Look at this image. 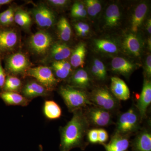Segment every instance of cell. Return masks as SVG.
I'll return each instance as SVG.
<instances>
[{"instance_id":"1","label":"cell","mask_w":151,"mask_h":151,"mask_svg":"<svg viewBox=\"0 0 151 151\" xmlns=\"http://www.w3.org/2000/svg\"><path fill=\"white\" fill-rule=\"evenodd\" d=\"M72 119L64 127H60V151H70L84 147V138L88 131L89 122L82 109L73 112Z\"/></svg>"},{"instance_id":"2","label":"cell","mask_w":151,"mask_h":151,"mask_svg":"<svg viewBox=\"0 0 151 151\" xmlns=\"http://www.w3.org/2000/svg\"><path fill=\"white\" fill-rule=\"evenodd\" d=\"M59 92L70 112L93 104L86 92L70 85L61 86Z\"/></svg>"},{"instance_id":"3","label":"cell","mask_w":151,"mask_h":151,"mask_svg":"<svg viewBox=\"0 0 151 151\" xmlns=\"http://www.w3.org/2000/svg\"><path fill=\"white\" fill-rule=\"evenodd\" d=\"M52 41V37L49 33L45 30L39 31L29 38V47L35 54L44 55L51 48Z\"/></svg>"},{"instance_id":"4","label":"cell","mask_w":151,"mask_h":151,"mask_svg":"<svg viewBox=\"0 0 151 151\" xmlns=\"http://www.w3.org/2000/svg\"><path fill=\"white\" fill-rule=\"evenodd\" d=\"M26 75L36 79L49 91H52L57 84L58 81L50 68L45 66L30 68Z\"/></svg>"},{"instance_id":"5","label":"cell","mask_w":151,"mask_h":151,"mask_svg":"<svg viewBox=\"0 0 151 151\" xmlns=\"http://www.w3.org/2000/svg\"><path fill=\"white\" fill-rule=\"evenodd\" d=\"M30 64L29 59L25 54L22 52H17L7 58L6 70L12 76L26 75Z\"/></svg>"},{"instance_id":"6","label":"cell","mask_w":151,"mask_h":151,"mask_svg":"<svg viewBox=\"0 0 151 151\" xmlns=\"http://www.w3.org/2000/svg\"><path fill=\"white\" fill-rule=\"evenodd\" d=\"M89 98L93 104L107 111H113L118 106L117 99L108 89L104 87L94 89Z\"/></svg>"},{"instance_id":"7","label":"cell","mask_w":151,"mask_h":151,"mask_svg":"<svg viewBox=\"0 0 151 151\" xmlns=\"http://www.w3.org/2000/svg\"><path fill=\"white\" fill-rule=\"evenodd\" d=\"M139 122L138 113L134 108H131L119 117L116 125V133L127 136L137 129Z\"/></svg>"},{"instance_id":"8","label":"cell","mask_w":151,"mask_h":151,"mask_svg":"<svg viewBox=\"0 0 151 151\" xmlns=\"http://www.w3.org/2000/svg\"><path fill=\"white\" fill-rule=\"evenodd\" d=\"M19 42V37L16 31L3 27L0 28V58L14 50Z\"/></svg>"},{"instance_id":"9","label":"cell","mask_w":151,"mask_h":151,"mask_svg":"<svg viewBox=\"0 0 151 151\" xmlns=\"http://www.w3.org/2000/svg\"><path fill=\"white\" fill-rule=\"evenodd\" d=\"M34 19L40 27L49 28L54 24L55 17L53 12L47 6L38 5L32 11Z\"/></svg>"},{"instance_id":"10","label":"cell","mask_w":151,"mask_h":151,"mask_svg":"<svg viewBox=\"0 0 151 151\" xmlns=\"http://www.w3.org/2000/svg\"><path fill=\"white\" fill-rule=\"evenodd\" d=\"M86 116L89 122L97 127H105L112 122L109 111L97 107L89 109Z\"/></svg>"},{"instance_id":"11","label":"cell","mask_w":151,"mask_h":151,"mask_svg":"<svg viewBox=\"0 0 151 151\" xmlns=\"http://www.w3.org/2000/svg\"><path fill=\"white\" fill-rule=\"evenodd\" d=\"M151 103V83L150 81L145 79L142 89L138 99L137 107L141 120L146 117V113Z\"/></svg>"},{"instance_id":"12","label":"cell","mask_w":151,"mask_h":151,"mask_svg":"<svg viewBox=\"0 0 151 151\" xmlns=\"http://www.w3.org/2000/svg\"><path fill=\"white\" fill-rule=\"evenodd\" d=\"M23 96L30 100L39 97H46L49 91L37 81L28 82L22 89Z\"/></svg>"},{"instance_id":"13","label":"cell","mask_w":151,"mask_h":151,"mask_svg":"<svg viewBox=\"0 0 151 151\" xmlns=\"http://www.w3.org/2000/svg\"><path fill=\"white\" fill-rule=\"evenodd\" d=\"M142 42L134 33L128 34L124 37L123 47L125 51L132 56H140L142 50Z\"/></svg>"},{"instance_id":"14","label":"cell","mask_w":151,"mask_h":151,"mask_svg":"<svg viewBox=\"0 0 151 151\" xmlns=\"http://www.w3.org/2000/svg\"><path fill=\"white\" fill-rule=\"evenodd\" d=\"M111 90L113 96L118 100L125 101L130 98L129 89L126 83L119 77L111 78Z\"/></svg>"},{"instance_id":"15","label":"cell","mask_w":151,"mask_h":151,"mask_svg":"<svg viewBox=\"0 0 151 151\" xmlns=\"http://www.w3.org/2000/svg\"><path fill=\"white\" fill-rule=\"evenodd\" d=\"M106 151H127L129 141L127 135L115 133L108 144H103Z\"/></svg>"},{"instance_id":"16","label":"cell","mask_w":151,"mask_h":151,"mask_svg":"<svg viewBox=\"0 0 151 151\" xmlns=\"http://www.w3.org/2000/svg\"><path fill=\"white\" fill-rule=\"evenodd\" d=\"M147 4L142 3L135 9L131 20V29L133 32H137L145 20L148 12Z\"/></svg>"},{"instance_id":"17","label":"cell","mask_w":151,"mask_h":151,"mask_svg":"<svg viewBox=\"0 0 151 151\" xmlns=\"http://www.w3.org/2000/svg\"><path fill=\"white\" fill-rule=\"evenodd\" d=\"M0 98L7 105H18L23 107L29 105L31 100L27 99L17 92H0Z\"/></svg>"},{"instance_id":"18","label":"cell","mask_w":151,"mask_h":151,"mask_svg":"<svg viewBox=\"0 0 151 151\" xmlns=\"http://www.w3.org/2000/svg\"><path fill=\"white\" fill-rule=\"evenodd\" d=\"M111 68L114 72L127 76L134 70L135 65L124 58L116 57L111 61Z\"/></svg>"},{"instance_id":"19","label":"cell","mask_w":151,"mask_h":151,"mask_svg":"<svg viewBox=\"0 0 151 151\" xmlns=\"http://www.w3.org/2000/svg\"><path fill=\"white\" fill-rule=\"evenodd\" d=\"M121 12L119 7L116 4L110 5L105 11L104 16L105 26L107 28L116 27L121 19Z\"/></svg>"},{"instance_id":"20","label":"cell","mask_w":151,"mask_h":151,"mask_svg":"<svg viewBox=\"0 0 151 151\" xmlns=\"http://www.w3.org/2000/svg\"><path fill=\"white\" fill-rule=\"evenodd\" d=\"M133 151H151V134L148 131L140 133L132 145Z\"/></svg>"},{"instance_id":"21","label":"cell","mask_w":151,"mask_h":151,"mask_svg":"<svg viewBox=\"0 0 151 151\" xmlns=\"http://www.w3.org/2000/svg\"><path fill=\"white\" fill-rule=\"evenodd\" d=\"M50 55L54 61L65 60L70 56V48L65 43L52 44L50 50Z\"/></svg>"},{"instance_id":"22","label":"cell","mask_w":151,"mask_h":151,"mask_svg":"<svg viewBox=\"0 0 151 151\" xmlns=\"http://www.w3.org/2000/svg\"><path fill=\"white\" fill-rule=\"evenodd\" d=\"M90 79L86 70L78 69L73 73L70 79V83L73 87L85 89L90 85Z\"/></svg>"},{"instance_id":"23","label":"cell","mask_w":151,"mask_h":151,"mask_svg":"<svg viewBox=\"0 0 151 151\" xmlns=\"http://www.w3.org/2000/svg\"><path fill=\"white\" fill-rule=\"evenodd\" d=\"M86 45L83 42L79 43L70 55V63L74 68L83 67L86 54Z\"/></svg>"},{"instance_id":"24","label":"cell","mask_w":151,"mask_h":151,"mask_svg":"<svg viewBox=\"0 0 151 151\" xmlns=\"http://www.w3.org/2000/svg\"><path fill=\"white\" fill-rule=\"evenodd\" d=\"M52 68L57 77L60 79L67 78L72 71L70 63L66 60L53 61L52 64Z\"/></svg>"},{"instance_id":"25","label":"cell","mask_w":151,"mask_h":151,"mask_svg":"<svg viewBox=\"0 0 151 151\" xmlns=\"http://www.w3.org/2000/svg\"><path fill=\"white\" fill-rule=\"evenodd\" d=\"M45 116L49 120H55L60 118L62 110L59 105L53 100H46L43 106Z\"/></svg>"},{"instance_id":"26","label":"cell","mask_w":151,"mask_h":151,"mask_svg":"<svg viewBox=\"0 0 151 151\" xmlns=\"http://www.w3.org/2000/svg\"><path fill=\"white\" fill-rule=\"evenodd\" d=\"M94 44L96 49L101 52L112 54L118 52L117 45L112 41L106 39H95Z\"/></svg>"},{"instance_id":"27","label":"cell","mask_w":151,"mask_h":151,"mask_svg":"<svg viewBox=\"0 0 151 151\" xmlns=\"http://www.w3.org/2000/svg\"><path fill=\"white\" fill-rule=\"evenodd\" d=\"M14 22L21 27L29 29L32 23L30 15L27 11L21 9L16 10L14 13Z\"/></svg>"},{"instance_id":"28","label":"cell","mask_w":151,"mask_h":151,"mask_svg":"<svg viewBox=\"0 0 151 151\" xmlns=\"http://www.w3.org/2000/svg\"><path fill=\"white\" fill-rule=\"evenodd\" d=\"M57 27L60 39L64 42L70 40L72 34V30L67 19L64 17H61L58 21Z\"/></svg>"},{"instance_id":"29","label":"cell","mask_w":151,"mask_h":151,"mask_svg":"<svg viewBox=\"0 0 151 151\" xmlns=\"http://www.w3.org/2000/svg\"><path fill=\"white\" fill-rule=\"evenodd\" d=\"M22 84L19 78L17 76L9 75L6 78L2 91L10 92H19L22 88Z\"/></svg>"},{"instance_id":"30","label":"cell","mask_w":151,"mask_h":151,"mask_svg":"<svg viewBox=\"0 0 151 151\" xmlns=\"http://www.w3.org/2000/svg\"><path fill=\"white\" fill-rule=\"evenodd\" d=\"M87 13L90 16H96L102 9L101 4L97 0H86L84 1Z\"/></svg>"},{"instance_id":"31","label":"cell","mask_w":151,"mask_h":151,"mask_svg":"<svg viewBox=\"0 0 151 151\" xmlns=\"http://www.w3.org/2000/svg\"><path fill=\"white\" fill-rule=\"evenodd\" d=\"M16 10L13 7L10 6L7 9L0 13V25L2 27H9V19L11 15L14 13Z\"/></svg>"},{"instance_id":"32","label":"cell","mask_w":151,"mask_h":151,"mask_svg":"<svg viewBox=\"0 0 151 151\" xmlns=\"http://www.w3.org/2000/svg\"><path fill=\"white\" fill-rule=\"evenodd\" d=\"M93 64L97 67V69L100 71L102 80L105 79L107 76V71H106V67L103 63L100 60L95 58L93 61Z\"/></svg>"},{"instance_id":"33","label":"cell","mask_w":151,"mask_h":151,"mask_svg":"<svg viewBox=\"0 0 151 151\" xmlns=\"http://www.w3.org/2000/svg\"><path fill=\"white\" fill-rule=\"evenodd\" d=\"M69 2V1L67 0H48L47 1L48 4L57 8L65 7Z\"/></svg>"},{"instance_id":"34","label":"cell","mask_w":151,"mask_h":151,"mask_svg":"<svg viewBox=\"0 0 151 151\" xmlns=\"http://www.w3.org/2000/svg\"><path fill=\"white\" fill-rule=\"evenodd\" d=\"M88 140L90 142L96 144L98 142V129H93L88 133Z\"/></svg>"},{"instance_id":"35","label":"cell","mask_w":151,"mask_h":151,"mask_svg":"<svg viewBox=\"0 0 151 151\" xmlns=\"http://www.w3.org/2000/svg\"><path fill=\"white\" fill-rule=\"evenodd\" d=\"M74 28L76 32L80 31H84L89 33L90 30V27L89 25L83 22H79L75 24H74Z\"/></svg>"},{"instance_id":"36","label":"cell","mask_w":151,"mask_h":151,"mask_svg":"<svg viewBox=\"0 0 151 151\" xmlns=\"http://www.w3.org/2000/svg\"><path fill=\"white\" fill-rule=\"evenodd\" d=\"M108 132L103 129H98V142L100 144H105L108 141Z\"/></svg>"},{"instance_id":"37","label":"cell","mask_w":151,"mask_h":151,"mask_svg":"<svg viewBox=\"0 0 151 151\" xmlns=\"http://www.w3.org/2000/svg\"><path fill=\"white\" fill-rule=\"evenodd\" d=\"M70 13L71 16L76 18H83L86 17L87 14L86 9L81 10L71 9Z\"/></svg>"},{"instance_id":"38","label":"cell","mask_w":151,"mask_h":151,"mask_svg":"<svg viewBox=\"0 0 151 151\" xmlns=\"http://www.w3.org/2000/svg\"><path fill=\"white\" fill-rule=\"evenodd\" d=\"M6 73L2 65L1 58H0V89L2 90L6 79Z\"/></svg>"},{"instance_id":"39","label":"cell","mask_w":151,"mask_h":151,"mask_svg":"<svg viewBox=\"0 0 151 151\" xmlns=\"http://www.w3.org/2000/svg\"><path fill=\"white\" fill-rule=\"evenodd\" d=\"M145 71L146 76L148 78L151 76V55L150 54L147 57L145 64Z\"/></svg>"},{"instance_id":"40","label":"cell","mask_w":151,"mask_h":151,"mask_svg":"<svg viewBox=\"0 0 151 151\" xmlns=\"http://www.w3.org/2000/svg\"><path fill=\"white\" fill-rule=\"evenodd\" d=\"M91 70L92 74L96 78H98L99 80H102V77H101L100 71H99V70L97 69V67L94 64H92V65H91Z\"/></svg>"},{"instance_id":"41","label":"cell","mask_w":151,"mask_h":151,"mask_svg":"<svg viewBox=\"0 0 151 151\" xmlns=\"http://www.w3.org/2000/svg\"><path fill=\"white\" fill-rule=\"evenodd\" d=\"M71 9L81 10L86 9V7H85L84 3L80 2H76L73 4Z\"/></svg>"},{"instance_id":"42","label":"cell","mask_w":151,"mask_h":151,"mask_svg":"<svg viewBox=\"0 0 151 151\" xmlns=\"http://www.w3.org/2000/svg\"><path fill=\"white\" fill-rule=\"evenodd\" d=\"M12 1H13L12 0H0V8L2 6L10 4Z\"/></svg>"},{"instance_id":"43","label":"cell","mask_w":151,"mask_h":151,"mask_svg":"<svg viewBox=\"0 0 151 151\" xmlns=\"http://www.w3.org/2000/svg\"><path fill=\"white\" fill-rule=\"evenodd\" d=\"M147 29L148 32L150 34L151 33V19H149L147 22Z\"/></svg>"},{"instance_id":"44","label":"cell","mask_w":151,"mask_h":151,"mask_svg":"<svg viewBox=\"0 0 151 151\" xmlns=\"http://www.w3.org/2000/svg\"><path fill=\"white\" fill-rule=\"evenodd\" d=\"M148 45L149 49L151 50V37L149 38L148 40Z\"/></svg>"},{"instance_id":"45","label":"cell","mask_w":151,"mask_h":151,"mask_svg":"<svg viewBox=\"0 0 151 151\" xmlns=\"http://www.w3.org/2000/svg\"><path fill=\"white\" fill-rule=\"evenodd\" d=\"M39 150L40 151H43V148H42V146L41 145H39Z\"/></svg>"}]
</instances>
